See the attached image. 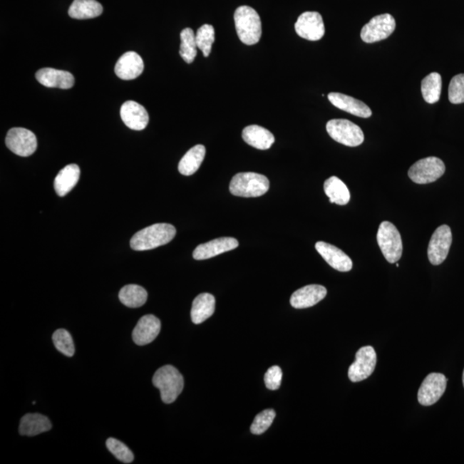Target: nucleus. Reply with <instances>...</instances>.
<instances>
[{"mask_svg": "<svg viewBox=\"0 0 464 464\" xmlns=\"http://www.w3.org/2000/svg\"><path fill=\"white\" fill-rule=\"evenodd\" d=\"M144 71V61L140 54L127 52L121 56L115 68L116 76L123 81H132L140 77Z\"/></svg>", "mask_w": 464, "mask_h": 464, "instance_id": "nucleus-18", "label": "nucleus"}, {"mask_svg": "<svg viewBox=\"0 0 464 464\" xmlns=\"http://www.w3.org/2000/svg\"><path fill=\"white\" fill-rule=\"evenodd\" d=\"M316 249L324 259L326 262L333 269L340 272H349L353 269V262L351 258L338 249L337 247L327 244L325 242H317Z\"/></svg>", "mask_w": 464, "mask_h": 464, "instance_id": "nucleus-15", "label": "nucleus"}, {"mask_svg": "<svg viewBox=\"0 0 464 464\" xmlns=\"http://www.w3.org/2000/svg\"><path fill=\"white\" fill-rule=\"evenodd\" d=\"M449 100L451 103H464V73L455 75L449 86Z\"/></svg>", "mask_w": 464, "mask_h": 464, "instance_id": "nucleus-36", "label": "nucleus"}, {"mask_svg": "<svg viewBox=\"0 0 464 464\" xmlns=\"http://www.w3.org/2000/svg\"><path fill=\"white\" fill-rule=\"evenodd\" d=\"M326 129L334 140L350 148L361 145L365 140L361 128L349 120H330Z\"/></svg>", "mask_w": 464, "mask_h": 464, "instance_id": "nucleus-6", "label": "nucleus"}, {"mask_svg": "<svg viewBox=\"0 0 464 464\" xmlns=\"http://www.w3.org/2000/svg\"><path fill=\"white\" fill-rule=\"evenodd\" d=\"M153 383L160 391L161 399L167 404L174 403L184 388L182 375L170 365L160 368L153 376Z\"/></svg>", "mask_w": 464, "mask_h": 464, "instance_id": "nucleus-3", "label": "nucleus"}, {"mask_svg": "<svg viewBox=\"0 0 464 464\" xmlns=\"http://www.w3.org/2000/svg\"><path fill=\"white\" fill-rule=\"evenodd\" d=\"M295 31L297 34L305 40H321L325 34L323 16L316 11L304 12L297 20Z\"/></svg>", "mask_w": 464, "mask_h": 464, "instance_id": "nucleus-12", "label": "nucleus"}, {"mask_svg": "<svg viewBox=\"0 0 464 464\" xmlns=\"http://www.w3.org/2000/svg\"><path fill=\"white\" fill-rule=\"evenodd\" d=\"M328 98L329 102L334 107L348 112L351 115L361 117V118H369L373 115L371 108L366 103L350 97V96L339 93V92H331L329 94Z\"/></svg>", "mask_w": 464, "mask_h": 464, "instance_id": "nucleus-20", "label": "nucleus"}, {"mask_svg": "<svg viewBox=\"0 0 464 464\" xmlns=\"http://www.w3.org/2000/svg\"><path fill=\"white\" fill-rule=\"evenodd\" d=\"M161 321L157 316L145 315L142 316L133 331V340L138 346L150 344L160 334Z\"/></svg>", "mask_w": 464, "mask_h": 464, "instance_id": "nucleus-16", "label": "nucleus"}, {"mask_svg": "<svg viewBox=\"0 0 464 464\" xmlns=\"http://www.w3.org/2000/svg\"><path fill=\"white\" fill-rule=\"evenodd\" d=\"M447 378L442 373H431L421 383L418 401L422 406H432L440 400L446 390Z\"/></svg>", "mask_w": 464, "mask_h": 464, "instance_id": "nucleus-13", "label": "nucleus"}, {"mask_svg": "<svg viewBox=\"0 0 464 464\" xmlns=\"http://www.w3.org/2000/svg\"><path fill=\"white\" fill-rule=\"evenodd\" d=\"M52 428L47 416L40 413H28L20 421L19 433L23 436H36Z\"/></svg>", "mask_w": 464, "mask_h": 464, "instance_id": "nucleus-23", "label": "nucleus"}, {"mask_svg": "<svg viewBox=\"0 0 464 464\" xmlns=\"http://www.w3.org/2000/svg\"><path fill=\"white\" fill-rule=\"evenodd\" d=\"M197 44H196L195 34L190 28L184 29L181 32V46H180V56L187 64L194 62L197 56Z\"/></svg>", "mask_w": 464, "mask_h": 464, "instance_id": "nucleus-31", "label": "nucleus"}, {"mask_svg": "<svg viewBox=\"0 0 464 464\" xmlns=\"http://www.w3.org/2000/svg\"><path fill=\"white\" fill-rule=\"evenodd\" d=\"M215 298L210 294L196 297L192 304L191 319L195 324H202L215 311Z\"/></svg>", "mask_w": 464, "mask_h": 464, "instance_id": "nucleus-25", "label": "nucleus"}, {"mask_svg": "<svg viewBox=\"0 0 464 464\" xmlns=\"http://www.w3.org/2000/svg\"><path fill=\"white\" fill-rule=\"evenodd\" d=\"M442 89L441 75L432 73L421 82V93L426 103L433 104L438 102Z\"/></svg>", "mask_w": 464, "mask_h": 464, "instance_id": "nucleus-30", "label": "nucleus"}, {"mask_svg": "<svg viewBox=\"0 0 464 464\" xmlns=\"http://www.w3.org/2000/svg\"><path fill=\"white\" fill-rule=\"evenodd\" d=\"M396 29V20L391 14L374 16L361 29V39L366 43L386 40Z\"/></svg>", "mask_w": 464, "mask_h": 464, "instance_id": "nucleus-8", "label": "nucleus"}, {"mask_svg": "<svg viewBox=\"0 0 464 464\" xmlns=\"http://www.w3.org/2000/svg\"><path fill=\"white\" fill-rule=\"evenodd\" d=\"M53 344L58 351L68 357H73L75 353L72 336L68 330L61 329L53 334Z\"/></svg>", "mask_w": 464, "mask_h": 464, "instance_id": "nucleus-33", "label": "nucleus"}, {"mask_svg": "<svg viewBox=\"0 0 464 464\" xmlns=\"http://www.w3.org/2000/svg\"><path fill=\"white\" fill-rule=\"evenodd\" d=\"M276 413L273 409H266V411L259 413L254 418L250 431L256 435H260L265 433L273 423Z\"/></svg>", "mask_w": 464, "mask_h": 464, "instance_id": "nucleus-35", "label": "nucleus"}, {"mask_svg": "<svg viewBox=\"0 0 464 464\" xmlns=\"http://www.w3.org/2000/svg\"><path fill=\"white\" fill-rule=\"evenodd\" d=\"M205 155H206V148L204 145H197L192 148L180 161L179 172L187 177L195 174L202 165Z\"/></svg>", "mask_w": 464, "mask_h": 464, "instance_id": "nucleus-27", "label": "nucleus"}, {"mask_svg": "<svg viewBox=\"0 0 464 464\" xmlns=\"http://www.w3.org/2000/svg\"><path fill=\"white\" fill-rule=\"evenodd\" d=\"M239 245V242L233 237H220L206 244H200L194 250L193 257L195 260H207L225 252H231Z\"/></svg>", "mask_w": 464, "mask_h": 464, "instance_id": "nucleus-14", "label": "nucleus"}, {"mask_svg": "<svg viewBox=\"0 0 464 464\" xmlns=\"http://www.w3.org/2000/svg\"><path fill=\"white\" fill-rule=\"evenodd\" d=\"M282 380V371L278 366H272L267 370L264 381L267 388L271 391L278 390L281 387Z\"/></svg>", "mask_w": 464, "mask_h": 464, "instance_id": "nucleus-37", "label": "nucleus"}, {"mask_svg": "<svg viewBox=\"0 0 464 464\" xmlns=\"http://www.w3.org/2000/svg\"><path fill=\"white\" fill-rule=\"evenodd\" d=\"M37 81L41 85L48 88H58V89L68 90L74 86L73 75L66 71L53 68H43L36 74Z\"/></svg>", "mask_w": 464, "mask_h": 464, "instance_id": "nucleus-21", "label": "nucleus"}, {"mask_svg": "<svg viewBox=\"0 0 464 464\" xmlns=\"http://www.w3.org/2000/svg\"><path fill=\"white\" fill-rule=\"evenodd\" d=\"M463 387H464V371H463Z\"/></svg>", "mask_w": 464, "mask_h": 464, "instance_id": "nucleus-38", "label": "nucleus"}, {"mask_svg": "<svg viewBox=\"0 0 464 464\" xmlns=\"http://www.w3.org/2000/svg\"><path fill=\"white\" fill-rule=\"evenodd\" d=\"M6 145L8 149L20 157H29L37 148L35 133L23 128H14L7 133Z\"/></svg>", "mask_w": 464, "mask_h": 464, "instance_id": "nucleus-11", "label": "nucleus"}, {"mask_svg": "<svg viewBox=\"0 0 464 464\" xmlns=\"http://www.w3.org/2000/svg\"><path fill=\"white\" fill-rule=\"evenodd\" d=\"M238 38L246 45H254L261 39L262 29L260 16L252 7H238L234 14Z\"/></svg>", "mask_w": 464, "mask_h": 464, "instance_id": "nucleus-2", "label": "nucleus"}, {"mask_svg": "<svg viewBox=\"0 0 464 464\" xmlns=\"http://www.w3.org/2000/svg\"><path fill=\"white\" fill-rule=\"evenodd\" d=\"M453 233L448 225H443L433 234L428 245V256L429 262L434 266L440 265L448 256Z\"/></svg>", "mask_w": 464, "mask_h": 464, "instance_id": "nucleus-10", "label": "nucleus"}, {"mask_svg": "<svg viewBox=\"0 0 464 464\" xmlns=\"http://www.w3.org/2000/svg\"><path fill=\"white\" fill-rule=\"evenodd\" d=\"M103 8L97 0H74L68 14L74 19H91L102 15Z\"/></svg>", "mask_w": 464, "mask_h": 464, "instance_id": "nucleus-26", "label": "nucleus"}, {"mask_svg": "<svg viewBox=\"0 0 464 464\" xmlns=\"http://www.w3.org/2000/svg\"><path fill=\"white\" fill-rule=\"evenodd\" d=\"M81 177V169L77 165H69L62 169L56 175L53 187L58 196L63 197L76 186Z\"/></svg>", "mask_w": 464, "mask_h": 464, "instance_id": "nucleus-24", "label": "nucleus"}, {"mask_svg": "<svg viewBox=\"0 0 464 464\" xmlns=\"http://www.w3.org/2000/svg\"><path fill=\"white\" fill-rule=\"evenodd\" d=\"M196 44L205 57L210 56L213 43L215 41V28L211 24H204L195 34Z\"/></svg>", "mask_w": 464, "mask_h": 464, "instance_id": "nucleus-32", "label": "nucleus"}, {"mask_svg": "<svg viewBox=\"0 0 464 464\" xmlns=\"http://www.w3.org/2000/svg\"><path fill=\"white\" fill-rule=\"evenodd\" d=\"M378 244L380 249L390 263L398 262L403 254V241L401 234L395 227L388 221L380 225L377 235Z\"/></svg>", "mask_w": 464, "mask_h": 464, "instance_id": "nucleus-5", "label": "nucleus"}, {"mask_svg": "<svg viewBox=\"0 0 464 464\" xmlns=\"http://www.w3.org/2000/svg\"><path fill=\"white\" fill-rule=\"evenodd\" d=\"M327 295V289L320 285H309L300 288L292 295L290 303L295 309H305L314 306Z\"/></svg>", "mask_w": 464, "mask_h": 464, "instance_id": "nucleus-19", "label": "nucleus"}, {"mask_svg": "<svg viewBox=\"0 0 464 464\" xmlns=\"http://www.w3.org/2000/svg\"><path fill=\"white\" fill-rule=\"evenodd\" d=\"M377 365V354L373 346H366L359 349L355 356V362L349 370L351 381L358 383L369 378Z\"/></svg>", "mask_w": 464, "mask_h": 464, "instance_id": "nucleus-9", "label": "nucleus"}, {"mask_svg": "<svg viewBox=\"0 0 464 464\" xmlns=\"http://www.w3.org/2000/svg\"><path fill=\"white\" fill-rule=\"evenodd\" d=\"M242 136L247 144L259 150L269 149L275 141L273 133L258 125L246 127Z\"/></svg>", "mask_w": 464, "mask_h": 464, "instance_id": "nucleus-22", "label": "nucleus"}, {"mask_svg": "<svg viewBox=\"0 0 464 464\" xmlns=\"http://www.w3.org/2000/svg\"><path fill=\"white\" fill-rule=\"evenodd\" d=\"M324 192L330 202L345 206L350 202L351 195L346 184L336 177H331L324 182Z\"/></svg>", "mask_w": 464, "mask_h": 464, "instance_id": "nucleus-28", "label": "nucleus"}, {"mask_svg": "<svg viewBox=\"0 0 464 464\" xmlns=\"http://www.w3.org/2000/svg\"><path fill=\"white\" fill-rule=\"evenodd\" d=\"M177 234L172 225L155 224L138 232L132 237L130 246L136 252H144L169 244Z\"/></svg>", "mask_w": 464, "mask_h": 464, "instance_id": "nucleus-1", "label": "nucleus"}, {"mask_svg": "<svg viewBox=\"0 0 464 464\" xmlns=\"http://www.w3.org/2000/svg\"><path fill=\"white\" fill-rule=\"evenodd\" d=\"M120 117L132 130L141 131L148 127L149 115L145 108L135 101H128L120 108Z\"/></svg>", "mask_w": 464, "mask_h": 464, "instance_id": "nucleus-17", "label": "nucleus"}, {"mask_svg": "<svg viewBox=\"0 0 464 464\" xmlns=\"http://www.w3.org/2000/svg\"><path fill=\"white\" fill-rule=\"evenodd\" d=\"M145 288L138 285H128L121 288L119 294L120 302L129 308H139L148 300Z\"/></svg>", "mask_w": 464, "mask_h": 464, "instance_id": "nucleus-29", "label": "nucleus"}, {"mask_svg": "<svg viewBox=\"0 0 464 464\" xmlns=\"http://www.w3.org/2000/svg\"><path fill=\"white\" fill-rule=\"evenodd\" d=\"M269 190V180L265 175L254 172L238 173L230 183V192L239 197H259Z\"/></svg>", "mask_w": 464, "mask_h": 464, "instance_id": "nucleus-4", "label": "nucleus"}, {"mask_svg": "<svg viewBox=\"0 0 464 464\" xmlns=\"http://www.w3.org/2000/svg\"><path fill=\"white\" fill-rule=\"evenodd\" d=\"M445 172V165L440 158L428 157L417 161L408 170V177L417 184L437 181Z\"/></svg>", "mask_w": 464, "mask_h": 464, "instance_id": "nucleus-7", "label": "nucleus"}, {"mask_svg": "<svg viewBox=\"0 0 464 464\" xmlns=\"http://www.w3.org/2000/svg\"><path fill=\"white\" fill-rule=\"evenodd\" d=\"M107 448L119 461L124 463H131L135 459L132 450L120 440L114 438H110L106 442Z\"/></svg>", "mask_w": 464, "mask_h": 464, "instance_id": "nucleus-34", "label": "nucleus"}]
</instances>
